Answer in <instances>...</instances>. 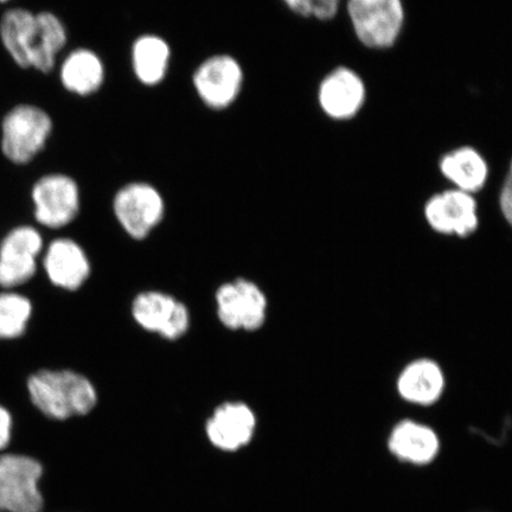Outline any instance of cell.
<instances>
[{"label":"cell","instance_id":"1","mask_svg":"<svg viewBox=\"0 0 512 512\" xmlns=\"http://www.w3.org/2000/svg\"><path fill=\"white\" fill-rule=\"evenodd\" d=\"M68 42L66 24L54 12L5 6L0 16V43L19 69L56 73Z\"/></svg>","mask_w":512,"mask_h":512},{"label":"cell","instance_id":"2","mask_svg":"<svg viewBox=\"0 0 512 512\" xmlns=\"http://www.w3.org/2000/svg\"><path fill=\"white\" fill-rule=\"evenodd\" d=\"M25 384L31 405L51 421L86 416L98 405L94 384L78 371L43 368L29 375Z\"/></svg>","mask_w":512,"mask_h":512},{"label":"cell","instance_id":"3","mask_svg":"<svg viewBox=\"0 0 512 512\" xmlns=\"http://www.w3.org/2000/svg\"><path fill=\"white\" fill-rule=\"evenodd\" d=\"M53 132V118L44 108L16 105L0 123V151L10 164L23 168L47 149Z\"/></svg>","mask_w":512,"mask_h":512},{"label":"cell","instance_id":"4","mask_svg":"<svg viewBox=\"0 0 512 512\" xmlns=\"http://www.w3.org/2000/svg\"><path fill=\"white\" fill-rule=\"evenodd\" d=\"M46 467L27 453L0 454V512H44L41 483Z\"/></svg>","mask_w":512,"mask_h":512},{"label":"cell","instance_id":"5","mask_svg":"<svg viewBox=\"0 0 512 512\" xmlns=\"http://www.w3.org/2000/svg\"><path fill=\"white\" fill-rule=\"evenodd\" d=\"M30 201L34 222L51 230L66 228L80 215V184L63 172H49L32 184Z\"/></svg>","mask_w":512,"mask_h":512},{"label":"cell","instance_id":"6","mask_svg":"<svg viewBox=\"0 0 512 512\" xmlns=\"http://www.w3.org/2000/svg\"><path fill=\"white\" fill-rule=\"evenodd\" d=\"M347 10L358 40L368 48L393 47L405 22L402 0H348Z\"/></svg>","mask_w":512,"mask_h":512},{"label":"cell","instance_id":"7","mask_svg":"<svg viewBox=\"0 0 512 512\" xmlns=\"http://www.w3.org/2000/svg\"><path fill=\"white\" fill-rule=\"evenodd\" d=\"M113 211L131 238L143 240L162 222L165 204L155 187L137 182L125 185L115 194Z\"/></svg>","mask_w":512,"mask_h":512},{"label":"cell","instance_id":"8","mask_svg":"<svg viewBox=\"0 0 512 512\" xmlns=\"http://www.w3.org/2000/svg\"><path fill=\"white\" fill-rule=\"evenodd\" d=\"M217 316L230 330L256 331L266 322L267 298L247 279L223 284L216 292Z\"/></svg>","mask_w":512,"mask_h":512},{"label":"cell","instance_id":"9","mask_svg":"<svg viewBox=\"0 0 512 512\" xmlns=\"http://www.w3.org/2000/svg\"><path fill=\"white\" fill-rule=\"evenodd\" d=\"M42 248V235L35 227L11 228L0 242V287L10 290L28 284L36 275Z\"/></svg>","mask_w":512,"mask_h":512},{"label":"cell","instance_id":"10","mask_svg":"<svg viewBox=\"0 0 512 512\" xmlns=\"http://www.w3.org/2000/svg\"><path fill=\"white\" fill-rule=\"evenodd\" d=\"M424 214L428 226L441 235L467 238L479 227L476 198L454 188L432 196L426 203Z\"/></svg>","mask_w":512,"mask_h":512},{"label":"cell","instance_id":"11","mask_svg":"<svg viewBox=\"0 0 512 512\" xmlns=\"http://www.w3.org/2000/svg\"><path fill=\"white\" fill-rule=\"evenodd\" d=\"M132 316L140 328L176 341L190 326L188 307L162 292L140 293L132 304Z\"/></svg>","mask_w":512,"mask_h":512},{"label":"cell","instance_id":"12","mask_svg":"<svg viewBox=\"0 0 512 512\" xmlns=\"http://www.w3.org/2000/svg\"><path fill=\"white\" fill-rule=\"evenodd\" d=\"M192 82L204 105L213 110H224L238 99L243 72L234 57L215 55L201 63Z\"/></svg>","mask_w":512,"mask_h":512},{"label":"cell","instance_id":"13","mask_svg":"<svg viewBox=\"0 0 512 512\" xmlns=\"http://www.w3.org/2000/svg\"><path fill=\"white\" fill-rule=\"evenodd\" d=\"M57 79L68 94L93 98L106 82V66L98 51L76 47L64 53L56 69Z\"/></svg>","mask_w":512,"mask_h":512},{"label":"cell","instance_id":"14","mask_svg":"<svg viewBox=\"0 0 512 512\" xmlns=\"http://www.w3.org/2000/svg\"><path fill=\"white\" fill-rule=\"evenodd\" d=\"M256 418L243 402H226L210 416L206 431L211 444L226 452H235L251 443Z\"/></svg>","mask_w":512,"mask_h":512},{"label":"cell","instance_id":"15","mask_svg":"<svg viewBox=\"0 0 512 512\" xmlns=\"http://www.w3.org/2000/svg\"><path fill=\"white\" fill-rule=\"evenodd\" d=\"M318 100L330 118L348 120L361 111L366 100V87L354 70L339 67L320 83Z\"/></svg>","mask_w":512,"mask_h":512},{"label":"cell","instance_id":"16","mask_svg":"<svg viewBox=\"0 0 512 512\" xmlns=\"http://www.w3.org/2000/svg\"><path fill=\"white\" fill-rule=\"evenodd\" d=\"M43 267L50 284L68 292L80 290L91 275V262L85 249L70 239L50 243Z\"/></svg>","mask_w":512,"mask_h":512},{"label":"cell","instance_id":"17","mask_svg":"<svg viewBox=\"0 0 512 512\" xmlns=\"http://www.w3.org/2000/svg\"><path fill=\"white\" fill-rule=\"evenodd\" d=\"M445 388L444 370L431 358H418L408 363L396 380L400 398L421 407H430L437 403Z\"/></svg>","mask_w":512,"mask_h":512},{"label":"cell","instance_id":"18","mask_svg":"<svg viewBox=\"0 0 512 512\" xmlns=\"http://www.w3.org/2000/svg\"><path fill=\"white\" fill-rule=\"evenodd\" d=\"M388 447L402 462L427 465L438 456L440 441L431 427L413 420H403L390 433Z\"/></svg>","mask_w":512,"mask_h":512},{"label":"cell","instance_id":"19","mask_svg":"<svg viewBox=\"0 0 512 512\" xmlns=\"http://www.w3.org/2000/svg\"><path fill=\"white\" fill-rule=\"evenodd\" d=\"M440 171L454 189L476 194L485 187L489 176V166L473 147H459L447 153L440 160Z\"/></svg>","mask_w":512,"mask_h":512},{"label":"cell","instance_id":"20","mask_svg":"<svg viewBox=\"0 0 512 512\" xmlns=\"http://www.w3.org/2000/svg\"><path fill=\"white\" fill-rule=\"evenodd\" d=\"M171 59L169 44L162 37L144 35L133 44L134 74L145 86H157L168 73Z\"/></svg>","mask_w":512,"mask_h":512},{"label":"cell","instance_id":"21","mask_svg":"<svg viewBox=\"0 0 512 512\" xmlns=\"http://www.w3.org/2000/svg\"><path fill=\"white\" fill-rule=\"evenodd\" d=\"M34 312L31 300L15 292L0 293V341L21 338Z\"/></svg>","mask_w":512,"mask_h":512},{"label":"cell","instance_id":"22","mask_svg":"<svg viewBox=\"0 0 512 512\" xmlns=\"http://www.w3.org/2000/svg\"><path fill=\"white\" fill-rule=\"evenodd\" d=\"M294 14L302 17H315L329 21L339 10L341 0H281Z\"/></svg>","mask_w":512,"mask_h":512},{"label":"cell","instance_id":"23","mask_svg":"<svg viewBox=\"0 0 512 512\" xmlns=\"http://www.w3.org/2000/svg\"><path fill=\"white\" fill-rule=\"evenodd\" d=\"M14 416L10 409L0 405V452L8 450L14 439Z\"/></svg>","mask_w":512,"mask_h":512},{"label":"cell","instance_id":"24","mask_svg":"<svg viewBox=\"0 0 512 512\" xmlns=\"http://www.w3.org/2000/svg\"><path fill=\"white\" fill-rule=\"evenodd\" d=\"M499 209L502 211L505 222L512 229V160L501 192H499Z\"/></svg>","mask_w":512,"mask_h":512},{"label":"cell","instance_id":"25","mask_svg":"<svg viewBox=\"0 0 512 512\" xmlns=\"http://www.w3.org/2000/svg\"><path fill=\"white\" fill-rule=\"evenodd\" d=\"M14 0H0V6H9Z\"/></svg>","mask_w":512,"mask_h":512}]
</instances>
